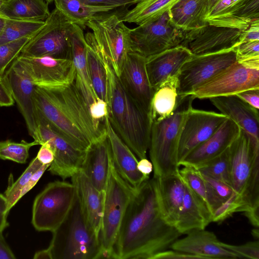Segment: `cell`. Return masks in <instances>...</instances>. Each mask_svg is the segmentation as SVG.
Wrapping results in <instances>:
<instances>
[{"instance_id": "cell-3", "label": "cell", "mask_w": 259, "mask_h": 259, "mask_svg": "<svg viewBox=\"0 0 259 259\" xmlns=\"http://www.w3.org/2000/svg\"><path fill=\"white\" fill-rule=\"evenodd\" d=\"M103 64L107 75L110 123L138 158H146L152 125L150 115L127 92L111 66Z\"/></svg>"}, {"instance_id": "cell-37", "label": "cell", "mask_w": 259, "mask_h": 259, "mask_svg": "<svg viewBox=\"0 0 259 259\" xmlns=\"http://www.w3.org/2000/svg\"><path fill=\"white\" fill-rule=\"evenodd\" d=\"M249 0H220L212 9L215 23L222 27L244 30L235 17L236 14Z\"/></svg>"}, {"instance_id": "cell-22", "label": "cell", "mask_w": 259, "mask_h": 259, "mask_svg": "<svg viewBox=\"0 0 259 259\" xmlns=\"http://www.w3.org/2000/svg\"><path fill=\"white\" fill-rule=\"evenodd\" d=\"M186 234L172 243L170 248L197 255L201 259L241 258L236 253L221 246L212 232L199 229Z\"/></svg>"}, {"instance_id": "cell-54", "label": "cell", "mask_w": 259, "mask_h": 259, "mask_svg": "<svg viewBox=\"0 0 259 259\" xmlns=\"http://www.w3.org/2000/svg\"><path fill=\"white\" fill-rule=\"evenodd\" d=\"M16 256L0 232V259H15Z\"/></svg>"}, {"instance_id": "cell-50", "label": "cell", "mask_w": 259, "mask_h": 259, "mask_svg": "<svg viewBox=\"0 0 259 259\" xmlns=\"http://www.w3.org/2000/svg\"><path fill=\"white\" fill-rule=\"evenodd\" d=\"M50 165L42 164L35 171L26 185L22 189L20 195V199L35 186Z\"/></svg>"}, {"instance_id": "cell-56", "label": "cell", "mask_w": 259, "mask_h": 259, "mask_svg": "<svg viewBox=\"0 0 259 259\" xmlns=\"http://www.w3.org/2000/svg\"><path fill=\"white\" fill-rule=\"evenodd\" d=\"M35 259H52V256L50 249H46L38 251L34 255Z\"/></svg>"}, {"instance_id": "cell-59", "label": "cell", "mask_w": 259, "mask_h": 259, "mask_svg": "<svg viewBox=\"0 0 259 259\" xmlns=\"http://www.w3.org/2000/svg\"><path fill=\"white\" fill-rule=\"evenodd\" d=\"M6 19L0 16V33H1L5 25Z\"/></svg>"}, {"instance_id": "cell-41", "label": "cell", "mask_w": 259, "mask_h": 259, "mask_svg": "<svg viewBox=\"0 0 259 259\" xmlns=\"http://www.w3.org/2000/svg\"><path fill=\"white\" fill-rule=\"evenodd\" d=\"M236 53L238 62L259 69V41L241 42L236 47Z\"/></svg>"}, {"instance_id": "cell-10", "label": "cell", "mask_w": 259, "mask_h": 259, "mask_svg": "<svg viewBox=\"0 0 259 259\" xmlns=\"http://www.w3.org/2000/svg\"><path fill=\"white\" fill-rule=\"evenodd\" d=\"M76 197L72 183H49L34 200L31 222L34 228L38 231H54L65 220Z\"/></svg>"}, {"instance_id": "cell-48", "label": "cell", "mask_w": 259, "mask_h": 259, "mask_svg": "<svg viewBox=\"0 0 259 259\" xmlns=\"http://www.w3.org/2000/svg\"><path fill=\"white\" fill-rule=\"evenodd\" d=\"M14 103V100L5 76L0 77V106L9 107Z\"/></svg>"}, {"instance_id": "cell-55", "label": "cell", "mask_w": 259, "mask_h": 259, "mask_svg": "<svg viewBox=\"0 0 259 259\" xmlns=\"http://www.w3.org/2000/svg\"><path fill=\"white\" fill-rule=\"evenodd\" d=\"M138 169L143 175L149 176L153 170V164L146 158L140 159L138 163Z\"/></svg>"}, {"instance_id": "cell-53", "label": "cell", "mask_w": 259, "mask_h": 259, "mask_svg": "<svg viewBox=\"0 0 259 259\" xmlns=\"http://www.w3.org/2000/svg\"><path fill=\"white\" fill-rule=\"evenodd\" d=\"M37 153L36 157L42 164H49L54 159V154L51 149L46 144H42Z\"/></svg>"}, {"instance_id": "cell-40", "label": "cell", "mask_w": 259, "mask_h": 259, "mask_svg": "<svg viewBox=\"0 0 259 259\" xmlns=\"http://www.w3.org/2000/svg\"><path fill=\"white\" fill-rule=\"evenodd\" d=\"M37 145L38 143L35 140L29 143L24 140L19 143L10 140L0 141V159L25 163L29 157L30 148Z\"/></svg>"}, {"instance_id": "cell-43", "label": "cell", "mask_w": 259, "mask_h": 259, "mask_svg": "<svg viewBox=\"0 0 259 259\" xmlns=\"http://www.w3.org/2000/svg\"><path fill=\"white\" fill-rule=\"evenodd\" d=\"M219 243L224 248L236 253L241 258L259 259L258 240L239 245L227 244L221 241Z\"/></svg>"}, {"instance_id": "cell-27", "label": "cell", "mask_w": 259, "mask_h": 259, "mask_svg": "<svg viewBox=\"0 0 259 259\" xmlns=\"http://www.w3.org/2000/svg\"><path fill=\"white\" fill-rule=\"evenodd\" d=\"M71 40V59L75 69L74 83L89 107L98 98L92 87L89 75L83 29L75 24Z\"/></svg>"}, {"instance_id": "cell-30", "label": "cell", "mask_w": 259, "mask_h": 259, "mask_svg": "<svg viewBox=\"0 0 259 259\" xmlns=\"http://www.w3.org/2000/svg\"><path fill=\"white\" fill-rule=\"evenodd\" d=\"M168 13L171 22L184 31L201 27L207 23V0H180Z\"/></svg>"}, {"instance_id": "cell-9", "label": "cell", "mask_w": 259, "mask_h": 259, "mask_svg": "<svg viewBox=\"0 0 259 259\" xmlns=\"http://www.w3.org/2000/svg\"><path fill=\"white\" fill-rule=\"evenodd\" d=\"M74 27V24L55 8L45 20L44 25L28 41L20 55L71 59V39Z\"/></svg>"}, {"instance_id": "cell-44", "label": "cell", "mask_w": 259, "mask_h": 259, "mask_svg": "<svg viewBox=\"0 0 259 259\" xmlns=\"http://www.w3.org/2000/svg\"><path fill=\"white\" fill-rule=\"evenodd\" d=\"M200 174L211 187L223 204L233 198L234 196H237L230 185L221 181L212 179L201 173Z\"/></svg>"}, {"instance_id": "cell-8", "label": "cell", "mask_w": 259, "mask_h": 259, "mask_svg": "<svg viewBox=\"0 0 259 259\" xmlns=\"http://www.w3.org/2000/svg\"><path fill=\"white\" fill-rule=\"evenodd\" d=\"M136 189L120 176L112 157L103 193V207L100 234L102 258H112V252L120 226Z\"/></svg>"}, {"instance_id": "cell-5", "label": "cell", "mask_w": 259, "mask_h": 259, "mask_svg": "<svg viewBox=\"0 0 259 259\" xmlns=\"http://www.w3.org/2000/svg\"><path fill=\"white\" fill-rule=\"evenodd\" d=\"M230 186L244 215L259 210V144L241 129L229 147Z\"/></svg>"}, {"instance_id": "cell-23", "label": "cell", "mask_w": 259, "mask_h": 259, "mask_svg": "<svg viewBox=\"0 0 259 259\" xmlns=\"http://www.w3.org/2000/svg\"><path fill=\"white\" fill-rule=\"evenodd\" d=\"M192 55L187 47L179 45L146 58L147 72L154 90L169 78L177 76Z\"/></svg>"}, {"instance_id": "cell-49", "label": "cell", "mask_w": 259, "mask_h": 259, "mask_svg": "<svg viewBox=\"0 0 259 259\" xmlns=\"http://www.w3.org/2000/svg\"><path fill=\"white\" fill-rule=\"evenodd\" d=\"M243 101L258 110L259 89H250L236 94Z\"/></svg>"}, {"instance_id": "cell-42", "label": "cell", "mask_w": 259, "mask_h": 259, "mask_svg": "<svg viewBox=\"0 0 259 259\" xmlns=\"http://www.w3.org/2000/svg\"><path fill=\"white\" fill-rule=\"evenodd\" d=\"M30 37H25L0 45V77H3L8 66L20 55Z\"/></svg>"}, {"instance_id": "cell-25", "label": "cell", "mask_w": 259, "mask_h": 259, "mask_svg": "<svg viewBox=\"0 0 259 259\" xmlns=\"http://www.w3.org/2000/svg\"><path fill=\"white\" fill-rule=\"evenodd\" d=\"M71 178L85 219L95 234L100 238L104 193L98 190L81 170Z\"/></svg>"}, {"instance_id": "cell-2", "label": "cell", "mask_w": 259, "mask_h": 259, "mask_svg": "<svg viewBox=\"0 0 259 259\" xmlns=\"http://www.w3.org/2000/svg\"><path fill=\"white\" fill-rule=\"evenodd\" d=\"M34 99L38 116L76 148L87 151L106 136L104 122L92 118L74 82L53 88L36 85Z\"/></svg>"}, {"instance_id": "cell-51", "label": "cell", "mask_w": 259, "mask_h": 259, "mask_svg": "<svg viewBox=\"0 0 259 259\" xmlns=\"http://www.w3.org/2000/svg\"><path fill=\"white\" fill-rule=\"evenodd\" d=\"M9 213L7 200L4 195L0 193V232L2 233L9 226Z\"/></svg>"}, {"instance_id": "cell-6", "label": "cell", "mask_w": 259, "mask_h": 259, "mask_svg": "<svg viewBox=\"0 0 259 259\" xmlns=\"http://www.w3.org/2000/svg\"><path fill=\"white\" fill-rule=\"evenodd\" d=\"M52 259L101 258L100 238L89 224L76 196L69 213L53 232Z\"/></svg>"}, {"instance_id": "cell-60", "label": "cell", "mask_w": 259, "mask_h": 259, "mask_svg": "<svg viewBox=\"0 0 259 259\" xmlns=\"http://www.w3.org/2000/svg\"><path fill=\"white\" fill-rule=\"evenodd\" d=\"M6 0H0V8Z\"/></svg>"}, {"instance_id": "cell-26", "label": "cell", "mask_w": 259, "mask_h": 259, "mask_svg": "<svg viewBox=\"0 0 259 259\" xmlns=\"http://www.w3.org/2000/svg\"><path fill=\"white\" fill-rule=\"evenodd\" d=\"M111 159L110 146L106 134L87 150L80 169L93 185L103 193L108 180Z\"/></svg>"}, {"instance_id": "cell-28", "label": "cell", "mask_w": 259, "mask_h": 259, "mask_svg": "<svg viewBox=\"0 0 259 259\" xmlns=\"http://www.w3.org/2000/svg\"><path fill=\"white\" fill-rule=\"evenodd\" d=\"M185 185L184 199L175 226L182 235L195 230L205 229L212 222L211 214L204 202Z\"/></svg>"}, {"instance_id": "cell-39", "label": "cell", "mask_w": 259, "mask_h": 259, "mask_svg": "<svg viewBox=\"0 0 259 259\" xmlns=\"http://www.w3.org/2000/svg\"><path fill=\"white\" fill-rule=\"evenodd\" d=\"M42 165L35 157L15 182L11 178L12 182H10L4 194L7 200L9 212L20 199V195L22 189L26 185L35 171Z\"/></svg>"}, {"instance_id": "cell-14", "label": "cell", "mask_w": 259, "mask_h": 259, "mask_svg": "<svg viewBox=\"0 0 259 259\" xmlns=\"http://www.w3.org/2000/svg\"><path fill=\"white\" fill-rule=\"evenodd\" d=\"M16 60L36 86L58 87L74 82L75 69L71 59L19 55Z\"/></svg>"}, {"instance_id": "cell-24", "label": "cell", "mask_w": 259, "mask_h": 259, "mask_svg": "<svg viewBox=\"0 0 259 259\" xmlns=\"http://www.w3.org/2000/svg\"><path fill=\"white\" fill-rule=\"evenodd\" d=\"M104 124L112 159L117 171L132 187L137 189L149 176L139 170L136 156L114 131L108 117L105 120Z\"/></svg>"}, {"instance_id": "cell-38", "label": "cell", "mask_w": 259, "mask_h": 259, "mask_svg": "<svg viewBox=\"0 0 259 259\" xmlns=\"http://www.w3.org/2000/svg\"><path fill=\"white\" fill-rule=\"evenodd\" d=\"M196 168L200 173L230 186L229 148Z\"/></svg>"}, {"instance_id": "cell-19", "label": "cell", "mask_w": 259, "mask_h": 259, "mask_svg": "<svg viewBox=\"0 0 259 259\" xmlns=\"http://www.w3.org/2000/svg\"><path fill=\"white\" fill-rule=\"evenodd\" d=\"M146 58L137 53H128L118 77L130 95L150 114L155 91L147 72Z\"/></svg>"}, {"instance_id": "cell-31", "label": "cell", "mask_w": 259, "mask_h": 259, "mask_svg": "<svg viewBox=\"0 0 259 259\" xmlns=\"http://www.w3.org/2000/svg\"><path fill=\"white\" fill-rule=\"evenodd\" d=\"M56 8L71 21L82 29L90 21L97 19L119 8L112 6H94L85 4L80 0H54Z\"/></svg>"}, {"instance_id": "cell-58", "label": "cell", "mask_w": 259, "mask_h": 259, "mask_svg": "<svg viewBox=\"0 0 259 259\" xmlns=\"http://www.w3.org/2000/svg\"><path fill=\"white\" fill-rule=\"evenodd\" d=\"M251 234H252V236H253V237L256 240H258V236H259L258 235H259L258 228L255 227L254 229H252Z\"/></svg>"}, {"instance_id": "cell-46", "label": "cell", "mask_w": 259, "mask_h": 259, "mask_svg": "<svg viewBox=\"0 0 259 259\" xmlns=\"http://www.w3.org/2000/svg\"><path fill=\"white\" fill-rule=\"evenodd\" d=\"M85 4L94 6H112L117 8L128 7L141 0H80Z\"/></svg>"}, {"instance_id": "cell-45", "label": "cell", "mask_w": 259, "mask_h": 259, "mask_svg": "<svg viewBox=\"0 0 259 259\" xmlns=\"http://www.w3.org/2000/svg\"><path fill=\"white\" fill-rule=\"evenodd\" d=\"M89 111L92 118L97 122H104L108 115V104L106 101L97 99L90 105Z\"/></svg>"}, {"instance_id": "cell-18", "label": "cell", "mask_w": 259, "mask_h": 259, "mask_svg": "<svg viewBox=\"0 0 259 259\" xmlns=\"http://www.w3.org/2000/svg\"><path fill=\"white\" fill-rule=\"evenodd\" d=\"M244 31L207 23L186 31L181 45L195 55L219 52L236 47L242 41Z\"/></svg>"}, {"instance_id": "cell-7", "label": "cell", "mask_w": 259, "mask_h": 259, "mask_svg": "<svg viewBox=\"0 0 259 259\" xmlns=\"http://www.w3.org/2000/svg\"><path fill=\"white\" fill-rule=\"evenodd\" d=\"M92 30L84 34L86 42L94 49L103 63L109 64L120 75L123 62L131 48V29L115 12L89 21Z\"/></svg>"}, {"instance_id": "cell-47", "label": "cell", "mask_w": 259, "mask_h": 259, "mask_svg": "<svg viewBox=\"0 0 259 259\" xmlns=\"http://www.w3.org/2000/svg\"><path fill=\"white\" fill-rule=\"evenodd\" d=\"M151 259H201L199 256L176 250H165L155 254Z\"/></svg>"}, {"instance_id": "cell-57", "label": "cell", "mask_w": 259, "mask_h": 259, "mask_svg": "<svg viewBox=\"0 0 259 259\" xmlns=\"http://www.w3.org/2000/svg\"><path fill=\"white\" fill-rule=\"evenodd\" d=\"M219 1L220 0H207L208 13Z\"/></svg>"}, {"instance_id": "cell-33", "label": "cell", "mask_w": 259, "mask_h": 259, "mask_svg": "<svg viewBox=\"0 0 259 259\" xmlns=\"http://www.w3.org/2000/svg\"><path fill=\"white\" fill-rule=\"evenodd\" d=\"M178 98L177 75L169 78L155 91L150 111L152 122L170 115L177 107Z\"/></svg>"}, {"instance_id": "cell-20", "label": "cell", "mask_w": 259, "mask_h": 259, "mask_svg": "<svg viewBox=\"0 0 259 259\" xmlns=\"http://www.w3.org/2000/svg\"><path fill=\"white\" fill-rule=\"evenodd\" d=\"M239 126L228 117L203 143L190 152L179 165L196 168L226 151L238 136Z\"/></svg>"}, {"instance_id": "cell-21", "label": "cell", "mask_w": 259, "mask_h": 259, "mask_svg": "<svg viewBox=\"0 0 259 259\" xmlns=\"http://www.w3.org/2000/svg\"><path fill=\"white\" fill-rule=\"evenodd\" d=\"M220 111L234 121L256 144H259L258 110L236 95L208 99Z\"/></svg>"}, {"instance_id": "cell-34", "label": "cell", "mask_w": 259, "mask_h": 259, "mask_svg": "<svg viewBox=\"0 0 259 259\" xmlns=\"http://www.w3.org/2000/svg\"><path fill=\"white\" fill-rule=\"evenodd\" d=\"M180 0H141L121 17L124 22L138 26L152 21L169 11Z\"/></svg>"}, {"instance_id": "cell-16", "label": "cell", "mask_w": 259, "mask_h": 259, "mask_svg": "<svg viewBox=\"0 0 259 259\" xmlns=\"http://www.w3.org/2000/svg\"><path fill=\"white\" fill-rule=\"evenodd\" d=\"M4 75L9 84L13 98L25 120L29 135L39 144V118L34 99L36 85L16 59Z\"/></svg>"}, {"instance_id": "cell-13", "label": "cell", "mask_w": 259, "mask_h": 259, "mask_svg": "<svg viewBox=\"0 0 259 259\" xmlns=\"http://www.w3.org/2000/svg\"><path fill=\"white\" fill-rule=\"evenodd\" d=\"M250 89H259V69L246 67L237 61L198 88L195 98L236 95Z\"/></svg>"}, {"instance_id": "cell-29", "label": "cell", "mask_w": 259, "mask_h": 259, "mask_svg": "<svg viewBox=\"0 0 259 259\" xmlns=\"http://www.w3.org/2000/svg\"><path fill=\"white\" fill-rule=\"evenodd\" d=\"M156 179L164 219L168 224L175 227L184 199L185 184L179 172Z\"/></svg>"}, {"instance_id": "cell-12", "label": "cell", "mask_w": 259, "mask_h": 259, "mask_svg": "<svg viewBox=\"0 0 259 259\" xmlns=\"http://www.w3.org/2000/svg\"><path fill=\"white\" fill-rule=\"evenodd\" d=\"M236 61V47L212 53L192 54L177 74L178 95H192L200 85Z\"/></svg>"}, {"instance_id": "cell-61", "label": "cell", "mask_w": 259, "mask_h": 259, "mask_svg": "<svg viewBox=\"0 0 259 259\" xmlns=\"http://www.w3.org/2000/svg\"><path fill=\"white\" fill-rule=\"evenodd\" d=\"M47 3H48V4L49 3H52V2L54 1V0H45Z\"/></svg>"}, {"instance_id": "cell-15", "label": "cell", "mask_w": 259, "mask_h": 259, "mask_svg": "<svg viewBox=\"0 0 259 259\" xmlns=\"http://www.w3.org/2000/svg\"><path fill=\"white\" fill-rule=\"evenodd\" d=\"M40 145H47L54 154L49 171L65 180L81 169L86 151H81L68 142L38 116Z\"/></svg>"}, {"instance_id": "cell-32", "label": "cell", "mask_w": 259, "mask_h": 259, "mask_svg": "<svg viewBox=\"0 0 259 259\" xmlns=\"http://www.w3.org/2000/svg\"><path fill=\"white\" fill-rule=\"evenodd\" d=\"M50 13L45 0H6L0 8L5 19L45 21Z\"/></svg>"}, {"instance_id": "cell-36", "label": "cell", "mask_w": 259, "mask_h": 259, "mask_svg": "<svg viewBox=\"0 0 259 259\" xmlns=\"http://www.w3.org/2000/svg\"><path fill=\"white\" fill-rule=\"evenodd\" d=\"M85 48L87 65L92 87L97 98L107 102V79L105 67L94 49L86 41Z\"/></svg>"}, {"instance_id": "cell-4", "label": "cell", "mask_w": 259, "mask_h": 259, "mask_svg": "<svg viewBox=\"0 0 259 259\" xmlns=\"http://www.w3.org/2000/svg\"><path fill=\"white\" fill-rule=\"evenodd\" d=\"M195 99L193 95L179 96L177 107L170 115L152 121L148 150L153 164V177L162 178L179 173V140Z\"/></svg>"}, {"instance_id": "cell-35", "label": "cell", "mask_w": 259, "mask_h": 259, "mask_svg": "<svg viewBox=\"0 0 259 259\" xmlns=\"http://www.w3.org/2000/svg\"><path fill=\"white\" fill-rule=\"evenodd\" d=\"M45 21L6 19L0 33V45L28 37L31 38L44 25Z\"/></svg>"}, {"instance_id": "cell-52", "label": "cell", "mask_w": 259, "mask_h": 259, "mask_svg": "<svg viewBox=\"0 0 259 259\" xmlns=\"http://www.w3.org/2000/svg\"><path fill=\"white\" fill-rule=\"evenodd\" d=\"M250 41H259V20L252 22L243 32L241 42Z\"/></svg>"}, {"instance_id": "cell-17", "label": "cell", "mask_w": 259, "mask_h": 259, "mask_svg": "<svg viewBox=\"0 0 259 259\" xmlns=\"http://www.w3.org/2000/svg\"><path fill=\"white\" fill-rule=\"evenodd\" d=\"M227 117L220 112L192 107L188 113L180 135L178 150L179 164L206 141Z\"/></svg>"}, {"instance_id": "cell-11", "label": "cell", "mask_w": 259, "mask_h": 259, "mask_svg": "<svg viewBox=\"0 0 259 259\" xmlns=\"http://www.w3.org/2000/svg\"><path fill=\"white\" fill-rule=\"evenodd\" d=\"M185 32L171 22L168 11L152 21L131 29V51L148 58L181 45Z\"/></svg>"}, {"instance_id": "cell-1", "label": "cell", "mask_w": 259, "mask_h": 259, "mask_svg": "<svg viewBox=\"0 0 259 259\" xmlns=\"http://www.w3.org/2000/svg\"><path fill=\"white\" fill-rule=\"evenodd\" d=\"M182 234L164 220L157 180L144 181L132 197L113 247L112 258L151 259Z\"/></svg>"}]
</instances>
